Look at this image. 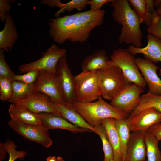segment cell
Masks as SVG:
<instances>
[{"label":"cell","mask_w":161,"mask_h":161,"mask_svg":"<svg viewBox=\"0 0 161 161\" xmlns=\"http://www.w3.org/2000/svg\"><path fill=\"white\" fill-rule=\"evenodd\" d=\"M110 5L113 8V19L122 27L118 38L119 43L141 48L142 35L140 20L131 8L128 0H113Z\"/></svg>","instance_id":"6da1fadb"},{"label":"cell","mask_w":161,"mask_h":161,"mask_svg":"<svg viewBox=\"0 0 161 161\" xmlns=\"http://www.w3.org/2000/svg\"><path fill=\"white\" fill-rule=\"evenodd\" d=\"M101 96L95 102L84 103L75 101L72 107L91 126L94 127L100 124L101 120L107 118H127L128 114L104 101Z\"/></svg>","instance_id":"7a4b0ae2"},{"label":"cell","mask_w":161,"mask_h":161,"mask_svg":"<svg viewBox=\"0 0 161 161\" xmlns=\"http://www.w3.org/2000/svg\"><path fill=\"white\" fill-rule=\"evenodd\" d=\"M97 70L101 96L106 99L111 100L131 83L111 60L105 67Z\"/></svg>","instance_id":"3957f363"},{"label":"cell","mask_w":161,"mask_h":161,"mask_svg":"<svg viewBox=\"0 0 161 161\" xmlns=\"http://www.w3.org/2000/svg\"><path fill=\"white\" fill-rule=\"evenodd\" d=\"M106 11L101 9L80 12L75 21L69 39L72 43H82L90 36L92 30L100 26L104 21Z\"/></svg>","instance_id":"277c9868"},{"label":"cell","mask_w":161,"mask_h":161,"mask_svg":"<svg viewBox=\"0 0 161 161\" xmlns=\"http://www.w3.org/2000/svg\"><path fill=\"white\" fill-rule=\"evenodd\" d=\"M75 79L76 101L90 103L101 96L97 70L82 71Z\"/></svg>","instance_id":"5b68a950"},{"label":"cell","mask_w":161,"mask_h":161,"mask_svg":"<svg viewBox=\"0 0 161 161\" xmlns=\"http://www.w3.org/2000/svg\"><path fill=\"white\" fill-rule=\"evenodd\" d=\"M110 58L129 83H134L143 89L145 87L147 84L136 64L134 55L127 49L119 48L114 50Z\"/></svg>","instance_id":"8992f818"},{"label":"cell","mask_w":161,"mask_h":161,"mask_svg":"<svg viewBox=\"0 0 161 161\" xmlns=\"http://www.w3.org/2000/svg\"><path fill=\"white\" fill-rule=\"evenodd\" d=\"M66 50L52 44L45 52H42L41 58L33 62L21 65L18 71L26 73L33 70L44 71L56 74V67L59 59L66 54Z\"/></svg>","instance_id":"52a82bcc"},{"label":"cell","mask_w":161,"mask_h":161,"mask_svg":"<svg viewBox=\"0 0 161 161\" xmlns=\"http://www.w3.org/2000/svg\"><path fill=\"white\" fill-rule=\"evenodd\" d=\"M34 90L45 94L55 103H65L61 80L57 74L39 71L38 78L34 84Z\"/></svg>","instance_id":"ba28073f"},{"label":"cell","mask_w":161,"mask_h":161,"mask_svg":"<svg viewBox=\"0 0 161 161\" xmlns=\"http://www.w3.org/2000/svg\"><path fill=\"white\" fill-rule=\"evenodd\" d=\"M8 124L15 132L25 139L37 142L46 148H49L52 144L49 130L42 124H25L17 122L11 118Z\"/></svg>","instance_id":"9c48e42d"},{"label":"cell","mask_w":161,"mask_h":161,"mask_svg":"<svg viewBox=\"0 0 161 161\" xmlns=\"http://www.w3.org/2000/svg\"><path fill=\"white\" fill-rule=\"evenodd\" d=\"M143 89L134 83L129 84L117 96L111 100L110 104L128 114L138 106Z\"/></svg>","instance_id":"30bf717a"},{"label":"cell","mask_w":161,"mask_h":161,"mask_svg":"<svg viewBox=\"0 0 161 161\" xmlns=\"http://www.w3.org/2000/svg\"><path fill=\"white\" fill-rule=\"evenodd\" d=\"M80 13L50 19L49 35L55 42L61 44L69 40L74 23Z\"/></svg>","instance_id":"8fae6325"},{"label":"cell","mask_w":161,"mask_h":161,"mask_svg":"<svg viewBox=\"0 0 161 161\" xmlns=\"http://www.w3.org/2000/svg\"><path fill=\"white\" fill-rule=\"evenodd\" d=\"M67 59L66 54L62 56L58 61L55 69L61 80L65 103L72 106L76 100L75 79L69 67Z\"/></svg>","instance_id":"7c38bea8"},{"label":"cell","mask_w":161,"mask_h":161,"mask_svg":"<svg viewBox=\"0 0 161 161\" xmlns=\"http://www.w3.org/2000/svg\"><path fill=\"white\" fill-rule=\"evenodd\" d=\"M14 103L21 104L38 114L43 113L58 114L55 103L48 95L39 91H34L28 97Z\"/></svg>","instance_id":"4fadbf2b"},{"label":"cell","mask_w":161,"mask_h":161,"mask_svg":"<svg viewBox=\"0 0 161 161\" xmlns=\"http://www.w3.org/2000/svg\"><path fill=\"white\" fill-rule=\"evenodd\" d=\"M136 62L137 66L148 87V92L154 95H161V79L157 73V69L160 68L150 60L137 58Z\"/></svg>","instance_id":"5bb4252c"},{"label":"cell","mask_w":161,"mask_h":161,"mask_svg":"<svg viewBox=\"0 0 161 161\" xmlns=\"http://www.w3.org/2000/svg\"><path fill=\"white\" fill-rule=\"evenodd\" d=\"M131 132L144 131L161 122V113L153 107L145 108L130 118H127Z\"/></svg>","instance_id":"9a60e30c"},{"label":"cell","mask_w":161,"mask_h":161,"mask_svg":"<svg viewBox=\"0 0 161 161\" xmlns=\"http://www.w3.org/2000/svg\"><path fill=\"white\" fill-rule=\"evenodd\" d=\"M146 157V148L143 132H131L123 161H142L145 160Z\"/></svg>","instance_id":"2e32d148"},{"label":"cell","mask_w":161,"mask_h":161,"mask_svg":"<svg viewBox=\"0 0 161 161\" xmlns=\"http://www.w3.org/2000/svg\"><path fill=\"white\" fill-rule=\"evenodd\" d=\"M148 44L143 48L136 47L130 45L127 48L129 52L134 55L143 54L145 58L154 63L161 62V39L156 36L148 33Z\"/></svg>","instance_id":"e0dca14e"},{"label":"cell","mask_w":161,"mask_h":161,"mask_svg":"<svg viewBox=\"0 0 161 161\" xmlns=\"http://www.w3.org/2000/svg\"><path fill=\"white\" fill-rule=\"evenodd\" d=\"M8 112L11 119L17 122L27 125L42 124V119L39 114L34 113L21 104L12 103Z\"/></svg>","instance_id":"ac0fdd59"},{"label":"cell","mask_w":161,"mask_h":161,"mask_svg":"<svg viewBox=\"0 0 161 161\" xmlns=\"http://www.w3.org/2000/svg\"><path fill=\"white\" fill-rule=\"evenodd\" d=\"M42 120V125L48 130L62 129L69 131L74 133L92 132L90 130L77 127L57 114L43 113L39 114Z\"/></svg>","instance_id":"d6986e66"},{"label":"cell","mask_w":161,"mask_h":161,"mask_svg":"<svg viewBox=\"0 0 161 161\" xmlns=\"http://www.w3.org/2000/svg\"><path fill=\"white\" fill-rule=\"evenodd\" d=\"M18 34L12 16L6 15L5 25L0 31V49L6 52L11 51L18 38Z\"/></svg>","instance_id":"ffe728a7"},{"label":"cell","mask_w":161,"mask_h":161,"mask_svg":"<svg viewBox=\"0 0 161 161\" xmlns=\"http://www.w3.org/2000/svg\"><path fill=\"white\" fill-rule=\"evenodd\" d=\"M115 118H107L101 120L104 128L113 151L114 161H122L123 154L119 135L115 126Z\"/></svg>","instance_id":"44dd1931"},{"label":"cell","mask_w":161,"mask_h":161,"mask_svg":"<svg viewBox=\"0 0 161 161\" xmlns=\"http://www.w3.org/2000/svg\"><path fill=\"white\" fill-rule=\"evenodd\" d=\"M58 114L71 122L75 126L95 132V128L89 125L72 107L65 103H55Z\"/></svg>","instance_id":"7402d4cb"},{"label":"cell","mask_w":161,"mask_h":161,"mask_svg":"<svg viewBox=\"0 0 161 161\" xmlns=\"http://www.w3.org/2000/svg\"><path fill=\"white\" fill-rule=\"evenodd\" d=\"M104 49L96 51L83 60L81 64L82 71L97 70L105 67L111 61Z\"/></svg>","instance_id":"603a6c76"},{"label":"cell","mask_w":161,"mask_h":161,"mask_svg":"<svg viewBox=\"0 0 161 161\" xmlns=\"http://www.w3.org/2000/svg\"><path fill=\"white\" fill-rule=\"evenodd\" d=\"M89 1V0H72L63 4L60 0H42L40 3L46 4L49 7L59 8V10L54 13L56 17H59L61 14L67 11L70 12L74 9L79 11L83 10L88 5Z\"/></svg>","instance_id":"cb8c5ba5"},{"label":"cell","mask_w":161,"mask_h":161,"mask_svg":"<svg viewBox=\"0 0 161 161\" xmlns=\"http://www.w3.org/2000/svg\"><path fill=\"white\" fill-rule=\"evenodd\" d=\"M145 145L147 161H161V152L158 146L159 141L148 129L142 131Z\"/></svg>","instance_id":"d4e9b609"},{"label":"cell","mask_w":161,"mask_h":161,"mask_svg":"<svg viewBox=\"0 0 161 161\" xmlns=\"http://www.w3.org/2000/svg\"><path fill=\"white\" fill-rule=\"evenodd\" d=\"M149 107L154 108L161 113V95H156L148 92L142 95L139 105L130 114V116L133 117L143 110Z\"/></svg>","instance_id":"484cf974"},{"label":"cell","mask_w":161,"mask_h":161,"mask_svg":"<svg viewBox=\"0 0 161 161\" xmlns=\"http://www.w3.org/2000/svg\"><path fill=\"white\" fill-rule=\"evenodd\" d=\"M13 92L9 101L16 103L29 97L34 91V84H28L21 82L12 81Z\"/></svg>","instance_id":"4316f807"},{"label":"cell","mask_w":161,"mask_h":161,"mask_svg":"<svg viewBox=\"0 0 161 161\" xmlns=\"http://www.w3.org/2000/svg\"><path fill=\"white\" fill-rule=\"evenodd\" d=\"M127 118L115 119V123L120 142L123 154L122 161H123L125 157L127 144L131 133Z\"/></svg>","instance_id":"83f0119b"},{"label":"cell","mask_w":161,"mask_h":161,"mask_svg":"<svg viewBox=\"0 0 161 161\" xmlns=\"http://www.w3.org/2000/svg\"><path fill=\"white\" fill-rule=\"evenodd\" d=\"M94 128L95 130V133L99 136L102 142L104 154L103 161H109L113 159V148L103 126L101 123Z\"/></svg>","instance_id":"f1b7e54d"},{"label":"cell","mask_w":161,"mask_h":161,"mask_svg":"<svg viewBox=\"0 0 161 161\" xmlns=\"http://www.w3.org/2000/svg\"><path fill=\"white\" fill-rule=\"evenodd\" d=\"M4 144L9 155L8 161H15L18 159L22 160L27 155V153L25 151H17V146L15 145L14 142L12 140H7L5 142Z\"/></svg>","instance_id":"f546056e"},{"label":"cell","mask_w":161,"mask_h":161,"mask_svg":"<svg viewBox=\"0 0 161 161\" xmlns=\"http://www.w3.org/2000/svg\"><path fill=\"white\" fill-rule=\"evenodd\" d=\"M129 3L139 18L141 23L145 18L147 10V0H129Z\"/></svg>","instance_id":"4dcf8cb0"},{"label":"cell","mask_w":161,"mask_h":161,"mask_svg":"<svg viewBox=\"0 0 161 161\" xmlns=\"http://www.w3.org/2000/svg\"><path fill=\"white\" fill-rule=\"evenodd\" d=\"M12 81L9 79L0 78V99L3 101H9L12 94Z\"/></svg>","instance_id":"1f68e13d"},{"label":"cell","mask_w":161,"mask_h":161,"mask_svg":"<svg viewBox=\"0 0 161 161\" xmlns=\"http://www.w3.org/2000/svg\"><path fill=\"white\" fill-rule=\"evenodd\" d=\"M39 71L33 70L29 71L24 74H15L12 77V81H16L28 84H35L38 78Z\"/></svg>","instance_id":"d6a6232c"},{"label":"cell","mask_w":161,"mask_h":161,"mask_svg":"<svg viewBox=\"0 0 161 161\" xmlns=\"http://www.w3.org/2000/svg\"><path fill=\"white\" fill-rule=\"evenodd\" d=\"M4 51L3 50L0 49V78L11 80L12 77L15 74L10 69L6 61Z\"/></svg>","instance_id":"836d02e7"},{"label":"cell","mask_w":161,"mask_h":161,"mask_svg":"<svg viewBox=\"0 0 161 161\" xmlns=\"http://www.w3.org/2000/svg\"><path fill=\"white\" fill-rule=\"evenodd\" d=\"M147 31L148 33L152 34L161 39V17L159 16L154 18Z\"/></svg>","instance_id":"e575fe53"},{"label":"cell","mask_w":161,"mask_h":161,"mask_svg":"<svg viewBox=\"0 0 161 161\" xmlns=\"http://www.w3.org/2000/svg\"><path fill=\"white\" fill-rule=\"evenodd\" d=\"M147 10L145 18L143 23H144L148 27L153 19L159 16L156 13L154 8V1L147 0Z\"/></svg>","instance_id":"d590c367"},{"label":"cell","mask_w":161,"mask_h":161,"mask_svg":"<svg viewBox=\"0 0 161 161\" xmlns=\"http://www.w3.org/2000/svg\"><path fill=\"white\" fill-rule=\"evenodd\" d=\"M15 0H0V19L5 23L6 15L11 11V4L14 3Z\"/></svg>","instance_id":"8d00e7d4"},{"label":"cell","mask_w":161,"mask_h":161,"mask_svg":"<svg viewBox=\"0 0 161 161\" xmlns=\"http://www.w3.org/2000/svg\"><path fill=\"white\" fill-rule=\"evenodd\" d=\"M113 0H89L88 5H90L89 10L95 11L101 10L103 6L106 3H111Z\"/></svg>","instance_id":"74e56055"},{"label":"cell","mask_w":161,"mask_h":161,"mask_svg":"<svg viewBox=\"0 0 161 161\" xmlns=\"http://www.w3.org/2000/svg\"><path fill=\"white\" fill-rule=\"evenodd\" d=\"M149 130L158 141H161V122L154 124Z\"/></svg>","instance_id":"f35d334b"},{"label":"cell","mask_w":161,"mask_h":161,"mask_svg":"<svg viewBox=\"0 0 161 161\" xmlns=\"http://www.w3.org/2000/svg\"><path fill=\"white\" fill-rule=\"evenodd\" d=\"M7 151L5 147L4 143H0V161H2L6 158V155L7 153Z\"/></svg>","instance_id":"ab89813d"},{"label":"cell","mask_w":161,"mask_h":161,"mask_svg":"<svg viewBox=\"0 0 161 161\" xmlns=\"http://www.w3.org/2000/svg\"><path fill=\"white\" fill-rule=\"evenodd\" d=\"M155 10L157 13L161 17V0H159L158 5Z\"/></svg>","instance_id":"60d3db41"},{"label":"cell","mask_w":161,"mask_h":161,"mask_svg":"<svg viewBox=\"0 0 161 161\" xmlns=\"http://www.w3.org/2000/svg\"><path fill=\"white\" fill-rule=\"evenodd\" d=\"M46 161H57V157L55 156H49L46 159Z\"/></svg>","instance_id":"b9f144b4"},{"label":"cell","mask_w":161,"mask_h":161,"mask_svg":"<svg viewBox=\"0 0 161 161\" xmlns=\"http://www.w3.org/2000/svg\"><path fill=\"white\" fill-rule=\"evenodd\" d=\"M57 161H65L61 157L58 156L57 157Z\"/></svg>","instance_id":"7bdbcfd3"},{"label":"cell","mask_w":161,"mask_h":161,"mask_svg":"<svg viewBox=\"0 0 161 161\" xmlns=\"http://www.w3.org/2000/svg\"><path fill=\"white\" fill-rule=\"evenodd\" d=\"M159 74L161 76V69H160Z\"/></svg>","instance_id":"ee69618b"},{"label":"cell","mask_w":161,"mask_h":161,"mask_svg":"<svg viewBox=\"0 0 161 161\" xmlns=\"http://www.w3.org/2000/svg\"><path fill=\"white\" fill-rule=\"evenodd\" d=\"M109 161H114L113 159H112Z\"/></svg>","instance_id":"f6af8a7d"},{"label":"cell","mask_w":161,"mask_h":161,"mask_svg":"<svg viewBox=\"0 0 161 161\" xmlns=\"http://www.w3.org/2000/svg\"><path fill=\"white\" fill-rule=\"evenodd\" d=\"M147 161L146 160H143V161Z\"/></svg>","instance_id":"bcb514c9"}]
</instances>
